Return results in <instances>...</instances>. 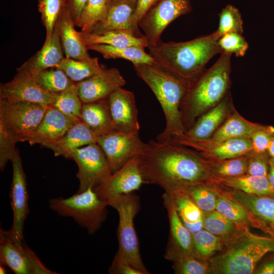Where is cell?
<instances>
[{"instance_id":"cell-28","label":"cell","mask_w":274,"mask_h":274,"mask_svg":"<svg viewBox=\"0 0 274 274\" xmlns=\"http://www.w3.org/2000/svg\"><path fill=\"white\" fill-rule=\"evenodd\" d=\"M264 126L247 120L234 109L213 136L207 141L218 142L236 138H250L254 132Z\"/></svg>"},{"instance_id":"cell-45","label":"cell","mask_w":274,"mask_h":274,"mask_svg":"<svg viewBox=\"0 0 274 274\" xmlns=\"http://www.w3.org/2000/svg\"><path fill=\"white\" fill-rule=\"evenodd\" d=\"M18 140L4 123L0 121V169L4 170L8 162L11 161L17 150Z\"/></svg>"},{"instance_id":"cell-29","label":"cell","mask_w":274,"mask_h":274,"mask_svg":"<svg viewBox=\"0 0 274 274\" xmlns=\"http://www.w3.org/2000/svg\"><path fill=\"white\" fill-rule=\"evenodd\" d=\"M81 40L86 46L91 44H104L117 48L141 46L147 48L148 42L146 37H139L131 32L114 30L100 34L80 31Z\"/></svg>"},{"instance_id":"cell-17","label":"cell","mask_w":274,"mask_h":274,"mask_svg":"<svg viewBox=\"0 0 274 274\" xmlns=\"http://www.w3.org/2000/svg\"><path fill=\"white\" fill-rule=\"evenodd\" d=\"M162 199L169 222V234L164 255L165 259L174 262L184 256L194 255L192 233L181 220L170 196L164 192Z\"/></svg>"},{"instance_id":"cell-44","label":"cell","mask_w":274,"mask_h":274,"mask_svg":"<svg viewBox=\"0 0 274 274\" xmlns=\"http://www.w3.org/2000/svg\"><path fill=\"white\" fill-rule=\"evenodd\" d=\"M207 260L194 255H188L174 261L173 268L177 274H206L210 272Z\"/></svg>"},{"instance_id":"cell-16","label":"cell","mask_w":274,"mask_h":274,"mask_svg":"<svg viewBox=\"0 0 274 274\" xmlns=\"http://www.w3.org/2000/svg\"><path fill=\"white\" fill-rule=\"evenodd\" d=\"M16 71L11 81L1 84L0 99L52 105L56 93H49L41 88L28 72Z\"/></svg>"},{"instance_id":"cell-19","label":"cell","mask_w":274,"mask_h":274,"mask_svg":"<svg viewBox=\"0 0 274 274\" xmlns=\"http://www.w3.org/2000/svg\"><path fill=\"white\" fill-rule=\"evenodd\" d=\"M108 100L113 123L117 132H138L140 125L134 95L120 88L112 92Z\"/></svg>"},{"instance_id":"cell-40","label":"cell","mask_w":274,"mask_h":274,"mask_svg":"<svg viewBox=\"0 0 274 274\" xmlns=\"http://www.w3.org/2000/svg\"><path fill=\"white\" fill-rule=\"evenodd\" d=\"M111 0H88L76 25L87 31L97 22L102 21L107 13Z\"/></svg>"},{"instance_id":"cell-10","label":"cell","mask_w":274,"mask_h":274,"mask_svg":"<svg viewBox=\"0 0 274 274\" xmlns=\"http://www.w3.org/2000/svg\"><path fill=\"white\" fill-rule=\"evenodd\" d=\"M0 261L16 274L57 273L46 267L24 241L16 242L10 230L0 229Z\"/></svg>"},{"instance_id":"cell-34","label":"cell","mask_w":274,"mask_h":274,"mask_svg":"<svg viewBox=\"0 0 274 274\" xmlns=\"http://www.w3.org/2000/svg\"><path fill=\"white\" fill-rule=\"evenodd\" d=\"M247 155L221 160L207 159L214 182L220 179L236 177L247 174Z\"/></svg>"},{"instance_id":"cell-8","label":"cell","mask_w":274,"mask_h":274,"mask_svg":"<svg viewBox=\"0 0 274 274\" xmlns=\"http://www.w3.org/2000/svg\"><path fill=\"white\" fill-rule=\"evenodd\" d=\"M49 106L0 99V121L19 142H26L36 130Z\"/></svg>"},{"instance_id":"cell-5","label":"cell","mask_w":274,"mask_h":274,"mask_svg":"<svg viewBox=\"0 0 274 274\" xmlns=\"http://www.w3.org/2000/svg\"><path fill=\"white\" fill-rule=\"evenodd\" d=\"M225 246L209 260L210 272L250 274L266 254L274 252V237L255 234L246 227L230 236Z\"/></svg>"},{"instance_id":"cell-37","label":"cell","mask_w":274,"mask_h":274,"mask_svg":"<svg viewBox=\"0 0 274 274\" xmlns=\"http://www.w3.org/2000/svg\"><path fill=\"white\" fill-rule=\"evenodd\" d=\"M33 77L41 88L53 94L61 92L74 84L62 70L56 67L44 70Z\"/></svg>"},{"instance_id":"cell-30","label":"cell","mask_w":274,"mask_h":274,"mask_svg":"<svg viewBox=\"0 0 274 274\" xmlns=\"http://www.w3.org/2000/svg\"><path fill=\"white\" fill-rule=\"evenodd\" d=\"M167 194L172 199L181 220L192 233L203 228L204 213L188 195L179 191Z\"/></svg>"},{"instance_id":"cell-6","label":"cell","mask_w":274,"mask_h":274,"mask_svg":"<svg viewBox=\"0 0 274 274\" xmlns=\"http://www.w3.org/2000/svg\"><path fill=\"white\" fill-rule=\"evenodd\" d=\"M106 201L119 215L118 250L114 257L128 262L144 274L149 273L142 261L133 222L140 209L139 196L129 193L113 197Z\"/></svg>"},{"instance_id":"cell-3","label":"cell","mask_w":274,"mask_h":274,"mask_svg":"<svg viewBox=\"0 0 274 274\" xmlns=\"http://www.w3.org/2000/svg\"><path fill=\"white\" fill-rule=\"evenodd\" d=\"M231 55L223 52L211 67L188 82L181 106L186 131L199 117L218 105L230 92Z\"/></svg>"},{"instance_id":"cell-31","label":"cell","mask_w":274,"mask_h":274,"mask_svg":"<svg viewBox=\"0 0 274 274\" xmlns=\"http://www.w3.org/2000/svg\"><path fill=\"white\" fill-rule=\"evenodd\" d=\"M215 183L247 194L274 196V190L267 177L246 174L239 177L218 180L215 181Z\"/></svg>"},{"instance_id":"cell-22","label":"cell","mask_w":274,"mask_h":274,"mask_svg":"<svg viewBox=\"0 0 274 274\" xmlns=\"http://www.w3.org/2000/svg\"><path fill=\"white\" fill-rule=\"evenodd\" d=\"M234 109L229 92L218 105L199 117L185 136L196 141L209 140Z\"/></svg>"},{"instance_id":"cell-21","label":"cell","mask_w":274,"mask_h":274,"mask_svg":"<svg viewBox=\"0 0 274 274\" xmlns=\"http://www.w3.org/2000/svg\"><path fill=\"white\" fill-rule=\"evenodd\" d=\"M125 84L119 71L116 67H110L105 68L101 73L76 84L82 101L88 103L107 98Z\"/></svg>"},{"instance_id":"cell-4","label":"cell","mask_w":274,"mask_h":274,"mask_svg":"<svg viewBox=\"0 0 274 274\" xmlns=\"http://www.w3.org/2000/svg\"><path fill=\"white\" fill-rule=\"evenodd\" d=\"M132 64L136 75L150 88L163 111L165 127L156 141L166 143L174 137L184 135L186 130L182 121L181 106L189 81L155 62Z\"/></svg>"},{"instance_id":"cell-54","label":"cell","mask_w":274,"mask_h":274,"mask_svg":"<svg viewBox=\"0 0 274 274\" xmlns=\"http://www.w3.org/2000/svg\"><path fill=\"white\" fill-rule=\"evenodd\" d=\"M266 152L270 158H274V134L269 142Z\"/></svg>"},{"instance_id":"cell-7","label":"cell","mask_w":274,"mask_h":274,"mask_svg":"<svg viewBox=\"0 0 274 274\" xmlns=\"http://www.w3.org/2000/svg\"><path fill=\"white\" fill-rule=\"evenodd\" d=\"M49 208L59 216L73 218L90 234L100 229L106 220L108 205L91 188L68 198L50 199Z\"/></svg>"},{"instance_id":"cell-24","label":"cell","mask_w":274,"mask_h":274,"mask_svg":"<svg viewBox=\"0 0 274 274\" xmlns=\"http://www.w3.org/2000/svg\"><path fill=\"white\" fill-rule=\"evenodd\" d=\"M56 24L65 57L77 60L91 57L88 49L81 40L80 31L75 29L74 21L65 5Z\"/></svg>"},{"instance_id":"cell-47","label":"cell","mask_w":274,"mask_h":274,"mask_svg":"<svg viewBox=\"0 0 274 274\" xmlns=\"http://www.w3.org/2000/svg\"><path fill=\"white\" fill-rule=\"evenodd\" d=\"M247 156L248 158L247 174L267 177L270 157L267 152L256 153L252 151Z\"/></svg>"},{"instance_id":"cell-56","label":"cell","mask_w":274,"mask_h":274,"mask_svg":"<svg viewBox=\"0 0 274 274\" xmlns=\"http://www.w3.org/2000/svg\"><path fill=\"white\" fill-rule=\"evenodd\" d=\"M271 237H274V234L271 236Z\"/></svg>"},{"instance_id":"cell-18","label":"cell","mask_w":274,"mask_h":274,"mask_svg":"<svg viewBox=\"0 0 274 274\" xmlns=\"http://www.w3.org/2000/svg\"><path fill=\"white\" fill-rule=\"evenodd\" d=\"M139 156L129 160L94 191L99 198L106 201L113 197L131 193L140 189L144 182L140 167Z\"/></svg>"},{"instance_id":"cell-14","label":"cell","mask_w":274,"mask_h":274,"mask_svg":"<svg viewBox=\"0 0 274 274\" xmlns=\"http://www.w3.org/2000/svg\"><path fill=\"white\" fill-rule=\"evenodd\" d=\"M13 177L10 192V204L13 213V224L10 229L14 240L21 243L24 240L23 227L28 213V193L26 176L22 167L19 151L17 149L11 161Z\"/></svg>"},{"instance_id":"cell-2","label":"cell","mask_w":274,"mask_h":274,"mask_svg":"<svg viewBox=\"0 0 274 274\" xmlns=\"http://www.w3.org/2000/svg\"><path fill=\"white\" fill-rule=\"evenodd\" d=\"M219 38L215 31L185 42L161 40L147 48L155 63L189 81L204 70L212 58L223 52L218 43Z\"/></svg>"},{"instance_id":"cell-9","label":"cell","mask_w":274,"mask_h":274,"mask_svg":"<svg viewBox=\"0 0 274 274\" xmlns=\"http://www.w3.org/2000/svg\"><path fill=\"white\" fill-rule=\"evenodd\" d=\"M71 158L74 160L78 167V193L89 188L95 191L107 182L113 174L103 150L97 143L73 150Z\"/></svg>"},{"instance_id":"cell-36","label":"cell","mask_w":274,"mask_h":274,"mask_svg":"<svg viewBox=\"0 0 274 274\" xmlns=\"http://www.w3.org/2000/svg\"><path fill=\"white\" fill-rule=\"evenodd\" d=\"M224 238L204 228L192 233L194 255L205 260L210 259L223 249Z\"/></svg>"},{"instance_id":"cell-35","label":"cell","mask_w":274,"mask_h":274,"mask_svg":"<svg viewBox=\"0 0 274 274\" xmlns=\"http://www.w3.org/2000/svg\"><path fill=\"white\" fill-rule=\"evenodd\" d=\"M211 183L187 185L175 191L188 195L203 213L211 212L216 210L219 195L210 187Z\"/></svg>"},{"instance_id":"cell-42","label":"cell","mask_w":274,"mask_h":274,"mask_svg":"<svg viewBox=\"0 0 274 274\" xmlns=\"http://www.w3.org/2000/svg\"><path fill=\"white\" fill-rule=\"evenodd\" d=\"M65 5V0H39V10L46 29L44 45L50 41L55 24Z\"/></svg>"},{"instance_id":"cell-39","label":"cell","mask_w":274,"mask_h":274,"mask_svg":"<svg viewBox=\"0 0 274 274\" xmlns=\"http://www.w3.org/2000/svg\"><path fill=\"white\" fill-rule=\"evenodd\" d=\"M216 210L243 228L252 223L244 207L231 197L218 195Z\"/></svg>"},{"instance_id":"cell-20","label":"cell","mask_w":274,"mask_h":274,"mask_svg":"<svg viewBox=\"0 0 274 274\" xmlns=\"http://www.w3.org/2000/svg\"><path fill=\"white\" fill-rule=\"evenodd\" d=\"M229 193L244 207L252 225L271 236L274 234V196L247 194L236 190Z\"/></svg>"},{"instance_id":"cell-51","label":"cell","mask_w":274,"mask_h":274,"mask_svg":"<svg viewBox=\"0 0 274 274\" xmlns=\"http://www.w3.org/2000/svg\"><path fill=\"white\" fill-rule=\"evenodd\" d=\"M158 0H138L136 17L139 22L145 14Z\"/></svg>"},{"instance_id":"cell-38","label":"cell","mask_w":274,"mask_h":274,"mask_svg":"<svg viewBox=\"0 0 274 274\" xmlns=\"http://www.w3.org/2000/svg\"><path fill=\"white\" fill-rule=\"evenodd\" d=\"M82 105L75 83L64 91L56 93L52 104L63 114L75 119H79Z\"/></svg>"},{"instance_id":"cell-41","label":"cell","mask_w":274,"mask_h":274,"mask_svg":"<svg viewBox=\"0 0 274 274\" xmlns=\"http://www.w3.org/2000/svg\"><path fill=\"white\" fill-rule=\"evenodd\" d=\"M203 213V228L217 236L228 238L242 229L216 210Z\"/></svg>"},{"instance_id":"cell-32","label":"cell","mask_w":274,"mask_h":274,"mask_svg":"<svg viewBox=\"0 0 274 274\" xmlns=\"http://www.w3.org/2000/svg\"><path fill=\"white\" fill-rule=\"evenodd\" d=\"M86 47L100 53L106 59H124L132 64L155 62L154 59L145 51V48L141 46L117 48L104 44H91L86 45Z\"/></svg>"},{"instance_id":"cell-15","label":"cell","mask_w":274,"mask_h":274,"mask_svg":"<svg viewBox=\"0 0 274 274\" xmlns=\"http://www.w3.org/2000/svg\"><path fill=\"white\" fill-rule=\"evenodd\" d=\"M137 7L138 0H111L105 19L83 32L100 34L110 30H123L139 37H145L140 29Z\"/></svg>"},{"instance_id":"cell-26","label":"cell","mask_w":274,"mask_h":274,"mask_svg":"<svg viewBox=\"0 0 274 274\" xmlns=\"http://www.w3.org/2000/svg\"><path fill=\"white\" fill-rule=\"evenodd\" d=\"M56 24L49 42L17 69L26 71L33 77L40 72L56 67L64 58Z\"/></svg>"},{"instance_id":"cell-27","label":"cell","mask_w":274,"mask_h":274,"mask_svg":"<svg viewBox=\"0 0 274 274\" xmlns=\"http://www.w3.org/2000/svg\"><path fill=\"white\" fill-rule=\"evenodd\" d=\"M79 119L98 138L117 132L111 117L108 97L83 103Z\"/></svg>"},{"instance_id":"cell-48","label":"cell","mask_w":274,"mask_h":274,"mask_svg":"<svg viewBox=\"0 0 274 274\" xmlns=\"http://www.w3.org/2000/svg\"><path fill=\"white\" fill-rule=\"evenodd\" d=\"M274 134V127L265 125L254 132L250 138L253 151L256 153L266 152L269 142Z\"/></svg>"},{"instance_id":"cell-49","label":"cell","mask_w":274,"mask_h":274,"mask_svg":"<svg viewBox=\"0 0 274 274\" xmlns=\"http://www.w3.org/2000/svg\"><path fill=\"white\" fill-rule=\"evenodd\" d=\"M108 271L111 274H144L128 262L115 257Z\"/></svg>"},{"instance_id":"cell-11","label":"cell","mask_w":274,"mask_h":274,"mask_svg":"<svg viewBox=\"0 0 274 274\" xmlns=\"http://www.w3.org/2000/svg\"><path fill=\"white\" fill-rule=\"evenodd\" d=\"M191 10L189 0H158L139 22L148 46L161 41V35L167 25Z\"/></svg>"},{"instance_id":"cell-13","label":"cell","mask_w":274,"mask_h":274,"mask_svg":"<svg viewBox=\"0 0 274 274\" xmlns=\"http://www.w3.org/2000/svg\"><path fill=\"white\" fill-rule=\"evenodd\" d=\"M189 147L209 160H221L248 154L253 150L250 138H236L218 142L196 141L185 135L173 138L169 142Z\"/></svg>"},{"instance_id":"cell-12","label":"cell","mask_w":274,"mask_h":274,"mask_svg":"<svg viewBox=\"0 0 274 274\" xmlns=\"http://www.w3.org/2000/svg\"><path fill=\"white\" fill-rule=\"evenodd\" d=\"M96 143L103 150L113 174L131 158L143 154L148 148L139 133L114 132L98 138Z\"/></svg>"},{"instance_id":"cell-55","label":"cell","mask_w":274,"mask_h":274,"mask_svg":"<svg viewBox=\"0 0 274 274\" xmlns=\"http://www.w3.org/2000/svg\"><path fill=\"white\" fill-rule=\"evenodd\" d=\"M5 265L1 263L0 266V273H6L7 272L6 269L5 267Z\"/></svg>"},{"instance_id":"cell-53","label":"cell","mask_w":274,"mask_h":274,"mask_svg":"<svg viewBox=\"0 0 274 274\" xmlns=\"http://www.w3.org/2000/svg\"><path fill=\"white\" fill-rule=\"evenodd\" d=\"M267 178L272 188L274 190V158H269V171Z\"/></svg>"},{"instance_id":"cell-43","label":"cell","mask_w":274,"mask_h":274,"mask_svg":"<svg viewBox=\"0 0 274 274\" xmlns=\"http://www.w3.org/2000/svg\"><path fill=\"white\" fill-rule=\"evenodd\" d=\"M219 22L216 30L220 37L227 32H244L243 20L237 8L231 5L226 6L219 14Z\"/></svg>"},{"instance_id":"cell-33","label":"cell","mask_w":274,"mask_h":274,"mask_svg":"<svg viewBox=\"0 0 274 274\" xmlns=\"http://www.w3.org/2000/svg\"><path fill=\"white\" fill-rule=\"evenodd\" d=\"M56 67L62 70L74 82L77 83L101 73L105 68L97 57H92L84 60L64 57Z\"/></svg>"},{"instance_id":"cell-52","label":"cell","mask_w":274,"mask_h":274,"mask_svg":"<svg viewBox=\"0 0 274 274\" xmlns=\"http://www.w3.org/2000/svg\"><path fill=\"white\" fill-rule=\"evenodd\" d=\"M255 271V273L258 274H273L274 252L271 256L267 257L260 266Z\"/></svg>"},{"instance_id":"cell-50","label":"cell","mask_w":274,"mask_h":274,"mask_svg":"<svg viewBox=\"0 0 274 274\" xmlns=\"http://www.w3.org/2000/svg\"><path fill=\"white\" fill-rule=\"evenodd\" d=\"M88 0H65V5L69 10L75 25L87 3Z\"/></svg>"},{"instance_id":"cell-23","label":"cell","mask_w":274,"mask_h":274,"mask_svg":"<svg viewBox=\"0 0 274 274\" xmlns=\"http://www.w3.org/2000/svg\"><path fill=\"white\" fill-rule=\"evenodd\" d=\"M79 120L65 115L50 105L36 130L26 142L32 145L55 141L62 138Z\"/></svg>"},{"instance_id":"cell-46","label":"cell","mask_w":274,"mask_h":274,"mask_svg":"<svg viewBox=\"0 0 274 274\" xmlns=\"http://www.w3.org/2000/svg\"><path fill=\"white\" fill-rule=\"evenodd\" d=\"M218 43L223 52L233 53L237 57L244 56L249 48L242 34L237 32H227L219 38Z\"/></svg>"},{"instance_id":"cell-1","label":"cell","mask_w":274,"mask_h":274,"mask_svg":"<svg viewBox=\"0 0 274 274\" xmlns=\"http://www.w3.org/2000/svg\"><path fill=\"white\" fill-rule=\"evenodd\" d=\"M139 158L144 183L157 185L167 193L187 185L214 182L208 160L182 145L151 140Z\"/></svg>"},{"instance_id":"cell-25","label":"cell","mask_w":274,"mask_h":274,"mask_svg":"<svg viewBox=\"0 0 274 274\" xmlns=\"http://www.w3.org/2000/svg\"><path fill=\"white\" fill-rule=\"evenodd\" d=\"M98 137L80 119L60 139L42 144L51 150L55 156L71 158L72 151L76 149L96 143Z\"/></svg>"}]
</instances>
